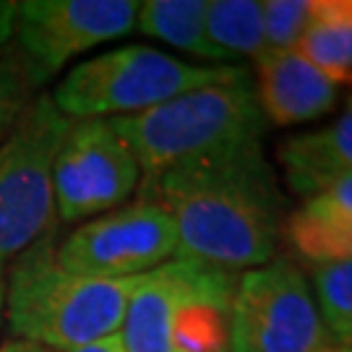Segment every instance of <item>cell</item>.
I'll use <instances>...</instances> for the list:
<instances>
[{
  "instance_id": "cell-1",
  "label": "cell",
  "mask_w": 352,
  "mask_h": 352,
  "mask_svg": "<svg viewBox=\"0 0 352 352\" xmlns=\"http://www.w3.org/2000/svg\"><path fill=\"white\" fill-rule=\"evenodd\" d=\"M136 193L170 214L180 261L243 274L277 256L287 199L261 141L180 162Z\"/></svg>"
},
{
  "instance_id": "cell-16",
  "label": "cell",
  "mask_w": 352,
  "mask_h": 352,
  "mask_svg": "<svg viewBox=\"0 0 352 352\" xmlns=\"http://www.w3.org/2000/svg\"><path fill=\"white\" fill-rule=\"evenodd\" d=\"M206 34L235 63L266 52L264 13L258 0H206Z\"/></svg>"
},
{
  "instance_id": "cell-10",
  "label": "cell",
  "mask_w": 352,
  "mask_h": 352,
  "mask_svg": "<svg viewBox=\"0 0 352 352\" xmlns=\"http://www.w3.org/2000/svg\"><path fill=\"white\" fill-rule=\"evenodd\" d=\"M133 0H24L16 3L13 39L34 89L71 58L128 34L136 26Z\"/></svg>"
},
{
  "instance_id": "cell-21",
  "label": "cell",
  "mask_w": 352,
  "mask_h": 352,
  "mask_svg": "<svg viewBox=\"0 0 352 352\" xmlns=\"http://www.w3.org/2000/svg\"><path fill=\"white\" fill-rule=\"evenodd\" d=\"M71 352H128L120 334H113V337H104V340H97L91 344H84V347H76Z\"/></svg>"
},
{
  "instance_id": "cell-20",
  "label": "cell",
  "mask_w": 352,
  "mask_h": 352,
  "mask_svg": "<svg viewBox=\"0 0 352 352\" xmlns=\"http://www.w3.org/2000/svg\"><path fill=\"white\" fill-rule=\"evenodd\" d=\"M13 24H16V3L0 0V50L8 47L13 39Z\"/></svg>"
},
{
  "instance_id": "cell-12",
  "label": "cell",
  "mask_w": 352,
  "mask_h": 352,
  "mask_svg": "<svg viewBox=\"0 0 352 352\" xmlns=\"http://www.w3.org/2000/svg\"><path fill=\"white\" fill-rule=\"evenodd\" d=\"M282 238L302 264L352 258V173L331 177L287 214Z\"/></svg>"
},
{
  "instance_id": "cell-3",
  "label": "cell",
  "mask_w": 352,
  "mask_h": 352,
  "mask_svg": "<svg viewBox=\"0 0 352 352\" xmlns=\"http://www.w3.org/2000/svg\"><path fill=\"white\" fill-rule=\"evenodd\" d=\"M107 120L139 162V186L180 162L261 141L269 128L251 71L232 81L183 91L146 113Z\"/></svg>"
},
{
  "instance_id": "cell-9",
  "label": "cell",
  "mask_w": 352,
  "mask_h": 352,
  "mask_svg": "<svg viewBox=\"0 0 352 352\" xmlns=\"http://www.w3.org/2000/svg\"><path fill=\"white\" fill-rule=\"evenodd\" d=\"M141 170L107 118H78L52 164L58 222L94 219L123 206L139 190Z\"/></svg>"
},
{
  "instance_id": "cell-22",
  "label": "cell",
  "mask_w": 352,
  "mask_h": 352,
  "mask_svg": "<svg viewBox=\"0 0 352 352\" xmlns=\"http://www.w3.org/2000/svg\"><path fill=\"white\" fill-rule=\"evenodd\" d=\"M0 352H50L45 350V347H39V344H32V342H21V340H13L8 344H3Z\"/></svg>"
},
{
  "instance_id": "cell-4",
  "label": "cell",
  "mask_w": 352,
  "mask_h": 352,
  "mask_svg": "<svg viewBox=\"0 0 352 352\" xmlns=\"http://www.w3.org/2000/svg\"><path fill=\"white\" fill-rule=\"evenodd\" d=\"M240 274L173 258L139 279L120 340L128 352H230Z\"/></svg>"
},
{
  "instance_id": "cell-5",
  "label": "cell",
  "mask_w": 352,
  "mask_h": 352,
  "mask_svg": "<svg viewBox=\"0 0 352 352\" xmlns=\"http://www.w3.org/2000/svg\"><path fill=\"white\" fill-rule=\"evenodd\" d=\"M243 74H248L245 65H193L146 45H128L78 63L50 97L60 113L76 120L126 118Z\"/></svg>"
},
{
  "instance_id": "cell-8",
  "label": "cell",
  "mask_w": 352,
  "mask_h": 352,
  "mask_svg": "<svg viewBox=\"0 0 352 352\" xmlns=\"http://www.w3.org/2000/svg\"><path fill=\"white\" fill-rule=\"evenodd\" d=\"M177 235L170 214L139 196L113 212L87 219L58 240V264L91 279H136L175 258Z\"/></svg>"
},
{
  "instance_id": "cell-11",
  "label": "cell",
  "mask_w": 352,
  "mask_h": 352,
  "mask_svg": "<svg viewBox=\"0 0 352 352\" xmlns=\"http://www.w3.org/2000/svg\"><path fill=\"white\" fill-rule=\"evenodd\" d=\"M253 63V87L266 123H311L331 113L340 100V84L321 74L300 50H266Z\"/></svg>"
},
{
  "instance_id": "cell-15",
  "label": "cell",
  "mask_w": 352,
  "mask_h": 352,
  "mask_svg": "<svg viewBox=\"0 0 352 352\" xmlns=\"http://www.w3.org/2000/svg\"><path fill=\"white\" fill-rule=\"evenodd\" d=\"M298 50L331 81L352 78V0H314Z\"/></svg>"
},
{
  "instance_id": "cell-13",
  "label": "cell",
  "mask_w": 352,
  "mask_h": 352,
  "mask_svg": "<svg viewBox=\"0 0 352 352\" xmlns=\"http://www.w3.org/2000/svg\"><path fill=\"white\" fill-rule=\"evenodd\" d=\"M277 160L289 190L300 199L314 196L331 177L352 173V97L331 126L282 141Z\"/></svg>"
},
{
  "instance_id": "cell-2",
  "label": "cell",
  "mask_w": 352,
  "mask_h": 352,
  "mask_svg": "<svg viewBox=\"0 0 352 352\" xmlns=\"http://www.w3.org/2000/svg\"><path fill=\"white\" fill-rule=\"evenodd\" d=\"M55 227L16 256L6 277L3 314L16 340L71 352L120 334L139 279H91L58 264Z\"/></svg>"
},
{
  "instance_id": "cell-17",
  "label": "cell",
  "mask_w": 352,
  "mask_h": 352,
  "mask_svg": "<svg viewBox=\"0 0 352 352\" xmlns=\"http://www.w3.org/2000/svg\"><path fill=\"white\" fill-rule=\"evenodd\" d=\"M302 266L329 337L337 347H352V258Z\"/></svg>"
},
{
  "instance_id": "cell-24",
  "label": "cell",
  "mask_w": 352,
  "mask_h": 352,
  "mask_svg": "<svg viewBox=\"0 0 352 352\" xmlns=\"http://www.w3.org/2000/svg\"><path fill=\"white\" fill-rule=\"evenodd\" d=\"M331 352H352V347H334Z\"/></svg>"
},
{
  "instance_id": "cell-25",
  "label": "cell",
  "mask_w": 352,
  "mask_h": 352,
  "mask_svg": "<svg viewBox=\"0 0 352 352\" xmlns=\"http://www.w3.org/2000/svg\"><path fill=\"white\" fill-rule=\"evenodd\" d=\"M347 84H352V78H350V81H347Z\"/></svg>"
},
{
  "instance_id": "cell-14",
  "label": "cell",
  "mask_w": 352,
  "mask_h": 352,
  "mask_svg": "<svg viewBox=\"0 0 352 352\" xmlns=\"http://www.w3.org/2000/svg\"><path fill=\"white\" fill-rule=\"evenodd\" d=\"M141 34L154 37L188 52L209 65H235L206 34V0H146L139 3L136 26Z\"/></svg>"
},
{
  "instance_id": "cell-19",
  "label": "cell",
  "mask_w": 352,
  "mask_h": 352,
  "mask_svg": "<svg viewBox=\"0 0 352 352\" xmlns=\"http://www.w3.org/2000/svg\"><path fill=\"white\" fill-rule=\"evenodd\" d=\"M32 91H34V84L29 81L19 52H3L0 55V141L8 136L19 115L32 102Z\"/></svg>"
},
{
  "instance_id": "cell-7",
  "label": "cell",
  "mask_w": 352,
  "mask_h": 352,
  "mask_svg": "<svg viewBox=\"0 0 352 352\" xmlns=\"http://www.w3.org/2000/svg\"><path fill=\"white\" fill-rule=\"evenodd\" d=\"M311 285L289 256L238 277L230 311V352H331Z\"/></svg>"
},
{
  "instance_id": "cell-23",
  "label": "cell",
  "mask_w": 352,
  "mask_h": 352,
  "mask_svg": "<svg viewBox=\"0 0 352 352\" xmlns=\"http://www.w3.org/2000/svg\"><path fill=\"white\" fill-rule=\"evenodd\" d=\"M3 298H6V272L0 269V316H3Z\"/></svg>"
},
{
  "instance_id": "cell-6",
  "label": "cell",
  "mask_w": 352,
  "mask_h": 352,
  "mask_svg": "<svg viewBox=\"0 0 352 352\" xmlns=\"http://www.w3.org/2000/svg\"><path fill=\"white\" fill-rule=\"evenodd\" d=\"M74 118L37 94L0 141V269L58 225L52 164Z\"/></svg>"
},
{
  "instance_id": "cell-18",
  "label": "cell",
  "mask_w": 352,
  "mask_h": 352,
  "mask_svg": "<svg viewBox=\"0 0 352 352\" xmlns=\"http://www.w3.org/2000/svg\"><path fill=\"white\" fill-rule=\"evenodd\" d=\"M314 11V0H266L264 13L266 50H298Z\"/></svg>"
}]
</instances>
